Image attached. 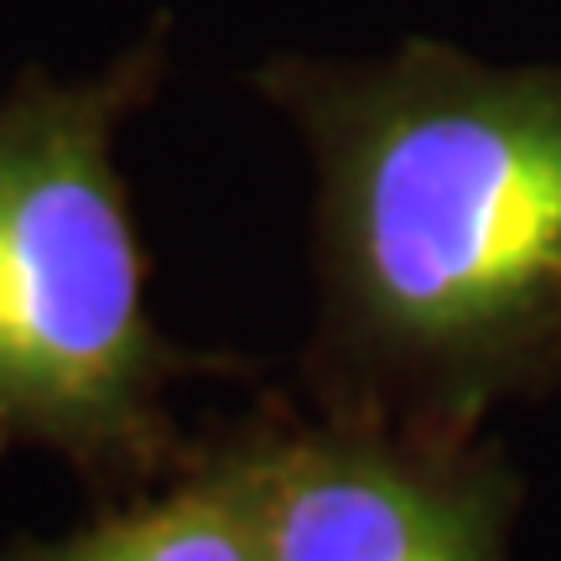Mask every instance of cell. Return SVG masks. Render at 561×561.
Segmentation results:
<instances>
[{
    "label": "cell",
    "instance_id": "cell-3",
    "mask_svg": "<svg viewBox=\"0 0 561 561\" xmlns=\"http://www.w3.org/2000/svg\"><path fill=\"white\" fill-rule=\"evenodd\" d=\"M244 426L265 561H515L525 483L494 432L432 442L297 405Z\"/></svg>",
    "mask_w": 561,
    "mask_h": 561
},
{
    "label": "cell",
    "instance_id": "cell-2",
    "mask_svg": "<svg viewBox=\"0 0 561 561\" xmlns=\"http://www.w3.org/2000/svg\"><path fill=\"white\" fill-rule=\"evenodd\" d=\"M172 79V16L94 73L26 68L0 89V458L47 453L104 500L198 458L172 396L229 359L182 348L146 307L121 172L125 125Z\"/></svg>",
    "mask_w": 561,
    "mask_h": 561
},
{
    "label": "cell",
    "instance_id": "cell-4",
    "mask_svg": "<svg viewBox=\"0 0 561 561\" xmlns=\"http://www.w3.org/2000/svg\"><path fill=\"white\" fill-rule=\"evenodd\" d=\"M0 561H265L250 426L208 437L182 473L68 536L0 546Z\"/></svg>",
    "mask_w": 561,
    "mask_h": 561
},
{
    "label": "cell",
    "instance_id": "cell-1",
    "mask_svg": "<svg viewBox=\"0 0 561 561\" xmlns=\"http://www.w3.org/2000/svg\"><path fill=\"white\" fill-rule=\"evenodd\" d=\"M250 89L312 161L307 411L468 442L557 396L561 58L280 47Z\"/></svg>",
    "mask_w": 561,
    "mask_h": 561
}]
</instances>
